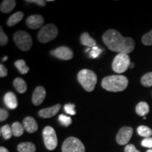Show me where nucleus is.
I'll return each instance as SVG.
<instances>
[{
    "instance_id": "nucleus-1",
    "label": "nucleus",
    "mask_w": 152,
    "mask_h": 152,
    "mask_svg": "<svg viewBox=\"0 0 152 152\" xmlns=\"http://www.w3.org/2000/svg\"><path fill=\"white\" fill-rule=\"evenodd\" d=\"M102 40L110 50L119 54H129L134 49L135 43L130 37H124L117 30H108L102 35Z\"/></svg>"
},
{
    "instance_id": "nucleus-2",
    "label": "nucleus",
    "mask_w": 152,
    "mask_h": 152,
    "mask_svg": "<svg viewBox=\"0 0 152 152\" xmlns=\"http://www.w3.org/2000/svg\"><path fill=\"white\" fill-rule=\"evenodd\" d=\"M128 80L124 75H113L104 77L102 80V86L109 92H122L127 88Z\"/></svg>"
},
{
    "instance_id": "nucleus-3",
    "label": "nucleus",
    "mask_w": 152,
    "mask_h": 152,
    "mask_svg": "<svg viewBox=\"0 0 152 152\" xmlns=\"http://www.w3.org/2000/svg\"><path fill=\"white\" fill-rule=\"evenodd\" d=\"M77 80L87 92H91L97 83V76L91 70L83 69L77 73Z\"/></svg>"
},
{
    "instance_id": "nucleus-4",
    "label": "nucleus",
    "mask_w": 152,
    "mask_h": 152,
    "mask_svg": "<svg viewBox=\"0 0 152 152\" xmlns=\"http://www.w3.org/2000/svg\"><path fill=\"white\" fill-rule=\"evenodd\" d=\"M58 34V28L54 24L49 23L41 28L37 35L38 40L41 43H47L52 41Z\"/></svg>"
},
{
    "instance_id": "nucleus-5",
    "label": "nucleus",
    "mask_w": 152,
    "mask_h": 152,
    "mask_svg": "<svg viewBox=\"0 0 152 152\" xmlns=\"http://www.w3.org/2000/svg\"><path fill=\"white\" fill-rule=\"evenodd\" d=\"M14 40L16 46L23 52H27L33 45V40L30 35L27 32L23 30L16 32L14 34Z\"/></svg>"
},
{
    "instance_id": "nucleus-6",
    "label": "nucleus",
    "mask_w": 152,
    "mask_h": 152,
    "mask_svg": "<svg viewBox=\"0 0 152 152\" xmlns=\"http://www.w3.org/2000/svg\"><path fill=\"white\" fill-rule=\"evenodd\" d=\"M130 56L127 54H118L114 58L112 63V68L117 73H123L130 67Z\"/></svg>"
},
{
    "instance_id": "nucleus-7",
    "label": "nucleus",
    "mask_w": 152,
    "mask_h": 152,
    "mask_svg": "<svg viewBox=\"0 0 152 152\" xmlns=\"http://www.w3.org/2000/svg\"><path fill=\"white\" fill-rule=\"evenodd\" d=\"M62 152H85V147L79 139L75 137H68L62 145Z\"/></svg>"
},
{
    "instance_id": "nucleus-8",
    "label": "nucleus",
    "mask_w": 152,
    "mask_h": 152,
    "mask_svg": "<svg viewBox=\"0 0 152 152\" xmlns=\"http://www.w3.org/2000/svg\"><path fill=\"white\" fill-rule=\"evenodd\" d=\"M42 135L47 149L49 151L56 149L58 144V139L54 129L51 126L45 127L43 130Z\"/></svg>"
},
{
    "instance_id": "nucleus-9",
    "label": "nucleus",
    "mask_w": 152,
    "mask_h": 152,
    "mask_svg": "<svg viewBox=\"0 0 152 152\" xmlns=\"http://www.w3.org/2000/svg\"><path fill=\"white\" fill-rule=\"evenodd\" d=\"M133 134V129L130 127H123L120 129L116 135V142L120 145L127 144L130 140Z\"/></svg>"
},
{
    "instance_id": "nucleus-10",
    "label": "nucleus",
    "mask_w": 152,
    "mask_h": 152,
    "mask_svg": "<svg viewBox=\"0 0 152 152\" xmlns=\"http://www.w3.org/2000/svg\"><path fill=\"white\" fill-rule=\"evenodd\" d=\"M51 54L61 60H71L73 57V52L69 47L62 46L51 51Z\"/></svg>"
},
{
    "instance_id": "nucleus-11",
    "label": "nucleus",
    "mask_w": 152,
    "mask_h": 152,
    "mask_svg": "<svg viewBox=\"0 0 152 152\" xmlns=\"http://www.w3.org/2000/svg\"><path fill=\"white\" fill-rule=\"evenodd\" d=\"M26 23L28 27L30 29H37L43 27L44 18L40 15H33L28 17Z\"/></svg>"
},
{
    "instance_id": "nucleus-12",
    "label": "nucleus",
    "mask_w": 152,
    "mask_h": 152,
    "mask_svg": "<svg viewBox=\"0 0 152 152\" xmlns=\"http://www.w3.org/2000/svg\"><path fill=\"white\" fill-rule=\"evenodd\" d=\"M45 97H46L45 89L42 86L37 87L33 92L32 102L35 106H39L44 102Z\"/></svg>"
},
{
    "instance_id": "nucleus-13",
    "label": "nucleus",
    "mask_w": 152,
    "mask_h": 152,
    "mask_svg": "<svg viewBox=\"0 0 152 152\" xmlns=\"http://www.w3.org/2000/svg\"><path fill=\"white\" fill-rule=\"evenodd\" d=\"M61 109V104H57L54 106L49 108H45V109H41L40 111L38 112V115L41 118H52Z\"/></svg>"
},
{
    "instance_id": "nucleus-14",
    "label": "nucleus",
    "mask_w": 152,
    "mask_h": 152,
    "mask_svg": "<svg viewBox=\"0 0 152 152\" xmlns=\"http://www.w3.org/2000/svg\"><path fill=\"white\" fill-rule=\"evenodd\" d=\"M23 125L25 130L29 133L35 132L38 129L37 121L31 116H28L23 119Z\"/></svg>"
},
{
    "instance_id": "nucleus-15",
    "label": "nucleus",
    "mask_w": 152,
    "mask_h": 152,
    "mask_svg": "<svg viewBox=\"0 0 152 152\" xmlns=\"http://www.w3.org/2000/svg\"><path fill=\"white\" fill-rule=\"evenodd\" d=\"M4 101L6 106L10 109H15L18 106V100L14 93L9 92L4 95Z\"/></svg>"
},
{
    "instance_id": "nucleus-16",
    "label": "nucleus",
    "mask_w": 152,
    "mask_h": 152,
    "mask_svg": "<svg viewBox=\"0 0 152 152\" xmlns=\"http://www.w3.org/2000/svg\"><path fill=\"white\" fill-rule=\"evenodd\" d=\"M80 42L83 45L88 47H96V42L94 39H93L87 33H83L80 36Z\"/></svg>"
},
{
    "instance_id": "nucleus-17",
    "label": "nucleus",
    "mask_w": 152,
    "mask_h": 152,
    "mask_svg": "<svg viewBox=\"0 0 152 152\" xmlns=\"http://www.w3.org/2000/svg\"><path fill=\"white\" fill-rule=\"evenodd\" d=\"M16 6V1L14 0H4L1 3L0 10L4 14H9L14 10Z\"/></svg>"
},
{
    "instance_id": "nucleus-18",
    "label": "nucleus",
    "mask_w": 152,
    "mask_h": 152,
    "mask_svg": "<svg viewBox=\"0 0 152 152\" xmlns=\"http://www.w3.org/2000/svg\"><path fill=\"white\" fill-rule=\"evenodd\" d=\"M24 17V14L22 12V11H18V12H16L15 14L9 17L8 20H7V26L9 27H12V26H15L17 23H18L20 20H22L23 18Z\"/></svg>"
},
{
    "instance_id": "nucleus-19",
    "label": "nucleus",
    "mask_w": 152,
    "mask_h": 152,
    "mask_svg": "<svg viewBox=\"0 0 152 152\" xmlns=\"http://www.w3.org/2000/svg\"><path fill=\"white\" fill-rule=\"evenodd\" d=\"M14 85L17 92L20 94H23L27 90V84L26 81L20 77H17L14 80Z\"/></svg>"
},
{
    "instance_id": "nucleus-20",
    "label": "nucleus",
    "mask_w": 152,
    "mask_h": 152,
    "mask_svg": "<svg viewBox=\"0 0 152 152\" xmlns=\"http://www.w3.org/2000/svg\"><path fill=\"white\" fill-rule=\"evenodd\" d=\"M18 152H35L36 147L33 142H22L18 145Z\"/></svg>"
},
{
    "instance_id": "nucleus-21",
    "label": "nucleus",
    "mask_w": 152,
    "mask_h": 152,
    "mask_svg": "<svg viewBox=\"0 0 152 152\" xmlns=\"http://www.w3.org/2000/svg\"><path fill=\"white\" fill-rule=\"evenodd\" d=\"M149 112V106L147 102H141L136 106V113L140 116H144Z\"/></svg>"
},
{
    "instance_id": "nucleus-22",
    "label": "nucleus",
    "mask_w": 152,
    "mask_h": 152,
    "mask_svg": "<svg viewBox=\"0 0 152 152\" xmlns=\"http://www.w3.org/2000/svg\"><path fill=\"white\" fill-rule=\"evenodd\" d=\"M14 66H16L17 69H18V71L21 74H26L30 71L29 67L26 65V61L23 59L17 60L14 63Z\"/></svg>"
},
{
    "instance_id": "nucleus-23",
    "label": "nucleus",
    "mask_w": 152,
    "mask_h": 152,
    "mask_svg": "<svg viewBox=\"0 0 152 152\" xmlns=\"http://www.w3.org/2000/svg\"><path fill=\"white\" fill-rule=\"evenodd\" d=\"M137 133L140 136L143 137H151L152 134V130L149 127L145 125H140L137 128Z\"/></svg>"
},
{
    "instance_id": "nucleus-24",
    "label": "nucleus",
    "mask_w": 152,
    "mask_h": 152,
    "mask_svg": "<svg viewBox=\"0 0 152 152\" xmlns=\"http://www.w3.org/2000/svg\"><path fill=\"white\" fill-rule=\"evenodd\" d=\"M11 128H12L13 134H14L15 137L21 136L22 134H23L25 130L23 125L20 124L19 122H15L13 123Z\"/></svg>"
},
{
    "instance_id": "nucleus-25",
    "label": "nucleus",
    "mask_w": 152,
    "mask_h": 152,
    "mask_svg": "<svg viewBox=\"0 0 152 152\" xmlns=\"http://www.w3.org/2000/svg\"><path fill=\"white\" fill-rule=\"evenodd\" d=\"M1 134L5 140H9L13 135L12 128L9 125H5L1 128Z\"/></svg>"
},
{
    "instance_id": "nucleus-26",
    "label": "nucleus",
    "mask_w": 152,
    "mask_h": 152,
    "mask_svg": "<svg viewBox=\"0 0 152 152\" xmlns=\"http://www.w3.org/2000/svg\"><path fill=\"white\" fill-rule=\"evenodd\" d=\"M142 85L144 87H149L152 86V72L146 73L141 79Z\"/></svg>"
},
{
    "instance_id": "nucleus-27",
    "label": "nucleus",
    "mask_w": 152,
    "mask_h": 152,
    "mask_svg": "<svg viewBox=\"0 0 152 152\" xmlns=\"http://www.w3.org/2000/svg\"><path fill=\"white\" fill-rule=\"evenodd\" d=\"M58 121L63 126L65 127H68L72 123L71 118L64 115V114H61L58 116Z\"/></svg>"
},
{
    "instance_id": "nucleus-28",
    "label": "nucleus",
    "mask_w": 152,
    "mask_h": 152,
    "mask_svg": "<svg viewBox=\"0 0 152 152\" xmlns=\"http://www.w3.org/2000/svg\"><path fill=\"white\" fill-rule=\"evenodd\" d=\"M142 41L144 45H147V46L152 45V30L151 31H149V33H146L142 37Z\"/></svg>"
},
{
    "instance_id": "nucleus-29",
    "label": "nucleus",
    "mask_w": 152,
    "mask_h": 152,
    "mask_svg": "<svg viewBox=\"0 0 152 152\" xmlns=\"http://www.w3.org/2000/svg\"><path fill=\"white\" fill-rule=\"evenodd\" d=\"M9 41V38L4 32L2 27H0V45L1 46H5L7 45Z\"/></svg>"
},
{
    "instance_id": "nucleus-30",
    "label": "nucleus",
    "mask_w": 152,
    "mask_h": 152,
    "mask_svg": "<svg viewBox=\"0 0 152 152\" xmlns=\"http://www.w3.org/2000/svg\"><path fill=\"white\" fill-rule=\"evenodd\" d=\"M103 52L102 49L99 48L98 47H92L90 52V57L92 58H96L102 54V52Z\"/></svg>"
},
{
    "instance_id": "nucleus-31",
    "label": "nucleus",
    "mask_w": 152,
    "mask_h": 152,
    "mask_svg": "<svg viewBox=\"0 0 152 152\" xmlns=\"http://www.w3.org/2000/svg\"><path fill=\"white\" fill-rule=\"evenodd\" d=\"M75 106L73 104H67L64 106V111H66V113L69 115H74L76 114V111L75 110Z\"/></svg>"
},
{
    "instance_id": "nucleus-32",
    "label": "nucleus",
    "mask_w": 152,
    "mask_h": 152,
    "mask_svg": "<svg viewBox=\"0 0 152 152\" xmlns=\"http://www.w3.org/2000/svg\"><path fill=\"white\" fill-rule=\"evenodd\" d=\"M142 145L144 147L152 148V137L144 139L142 142Z\"/></svg>"
},
{
    "instance_id": "nucleus-33",
    "label": "nucleus",
    "mask_w": 152,
    "mask_h": 152,
    "mask_svg": "<svg viewBox=\"0 0 152 152\" xmlns=\"http://www.w3.org/2000/svg\"><path fill=\"white\" fill-rule=\"evenodd\" d=\"M9 117V113L7 110L1 109H0V121H4Z\"/></svg>"
},
{
    "instance_id": "nucleus-34",
    "label": "nucleus",
    "mask_w": 152,
    "mask_h": 152,
    "mask_svg": "<svg viewBox=\"0 0 152 152\" xmlns=\"http://www.w3.org/2000/svg\"><path fill=\"white\" fill-rule=\"evenodd\" d=\"M125 152H140L139 150L136 149L134 145L133 144H127L125 148Z\"/></svg>"
},
{
    "instance_id": "nucleus-35",
    "label": "nucleus",
    "mask_w": 152,
    "mask_h": 152,
    "mask_svg": "<svg viewBox=\"0 0 152 152\" xmlns=\"http://www.w3.org/2000/svg\"><path fill=\"white\" fill-rule=\"evenodd\" d=\"M8 74V71H7V68L5 67L4 66L1 64L0 65V77H4Z\"/></svg>"
},
{
    "instance_id": "nucleus-36",
    "label": "nucleus",
    "mask_w": 152,
    "mask_h": 152,
    "mask_svg": "<svg viewBox=\"0 0 152 152\" xmlns=\"http://www.w3.org/2000/svg\"><path fill=\"white\" fill-rule=\"evenodd\" d=\"M27 2L30 3H35L37 4V5L40 6V7H45L46 5V1H42V0H27Z\"/></svg>"
},
{
    "instance_id": "nucleus-37",
    "label": "nucleus",
    "mask_w": 152,
    "mask_h": 152,
    "mask_svg": "<svg viewBox=\"0 0 152 152\" xmlns=\"http://www.w3.org/2000/svg\"><path fill=\"white\" fill-rule=\"evenodd\" d=\"M0 152H9V150L7 149V148L4 147H0Z\"/></svg>"
},
{
    "instance_id": "nucleus-38",
    "label": "nucleus",
    "mask_w": 152,
    "mask_h": 152,
    "mask_svg": "<svg viewBox=\"0 0 152 152\" xmlns=\"http://www.w3.org/2000/svg\"><path fill=\"white\" fill-rule=\"evenodd\" d=\"M134 63H130V67H129V68H134Z\"/></svg>"
},
{
    "instance_id": "nucleus-39",
    "label": "nucleus",
    "mask_w": 152,
    "mask_h": 152,
    "mask_svg": "<svg viewBox=\"0 0 152 152\" xmlns=\"http://www.w3.org/2000/svg\"><path fill=\"white\" fill-rule=\"evenodd\" d=\"M147 152H152V149H149V150H147Z\"/></svg>"
},
{
    "instance_id": "nucleus-40",
    "label": "nucleus",
    "mask_w": 152,
    "mask_h": 152,
    "mask_svg": "<svg viewBox=\"0 0 152 152\" xmlns=\"http://www.w3.org/2000/svg\"><path fill=\"white\" fill-rule=\"evenodd\" d=\"M7 57H5V58H4V61H6V60H7Z\"/></svg>"
},
{
    "instance_id": "nucleus-41",
    "label": "nucleus",
    "mask_w": 152,
    "mask_h": 152,
    "mask_svg": "<svg viewBox=\"0 0 152 152\" xmlns=\"http://www.w3.org/2000/svg\"><path fill=\"white\" fill-rule=\"evenodd\" d=\"M143 118H144V119H147V117H146V116H144V117H143Z\"/></svg>"
}]
</instances>
